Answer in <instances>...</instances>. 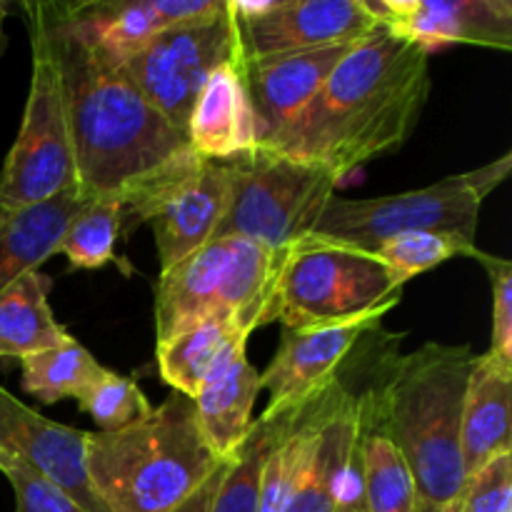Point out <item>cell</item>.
Instances as JSON below:
<instances>
[{
	"instance_id": "obj_1",
	"label": "cell",
	"mask_w": 512,
	"mask_h": 512,
	"mask_svg": "<svg viewBox=\"0 0 512 512\" xmlns=\"http://www.w3.org/2000/svg\"><path fill=\"white\" fill-rule=\"evenodd\" d=\"M25 15L58 65L78 188L88 198L123 200L193 153L183 130L118 65L63 28L48 3H25Z\"/></svg>"
},
{
	"instance_id": "obj_2",
	"label": "cell",
	"mask_w": 512,
	"mask_h": 512,
	"mask_svg": "<svg viewBox=\"0 0 512 512\" xmlns=\"http://www.w3.org/2000/svg\"><path fill=\"white\" fill-rule=\"evenodd\" d=\"M430 83L428 50L380 25L348 50L303 113L260 150L320 165L343 180L403 148Z\"/></svg>"
},
{
	"instance_id": "obj_3",
	"label": "cell",
	"mask_w": 512,
	"mask_h": 512,
	"mask_svg": "<svg viewBox=\"0 0 512 512\" xmlns=\"http://www.w3.org/2000/svg\"><path fill=\"white\" fill-rule=\"evenodd\" d=\"M470 345L423 343L400 355L378 385L390 438L403 453L423 505H450L465 485L460 425L465 390L475 368Z\"/></svg>"
},
{
	"instance_id": "obj_4",
	"label": "cell",
	"mask_w": 512,
	"mask_h": 512,
	"mask_svg": "<svg viewBox=\"0 0 512 512\" xmlns=\"http://www.w3.org/2000/svg\"><path fill=\"white\" fill-rule=\"evenodd\" d=\"M220 463L193 398L175 390L140 423L85 440V470L110 512H170Z\"/></svg>"
},
{
	"instance_id": "obj_5",
	"label": "cell",
	"mask_w": 512,
	"mask_h": 512,
	"mask_svg": "<svg viewBox=\"0 0 512 512\" xmlns=\"http://www.w3.org/2000/svg\"><path fill=\"white\" fill-rule=\"evenodd\" d=\"M405 285L375 253L303 235L280 253L265 325L300 330L383 318Z\"/></svg>"
},
{
	"instance_id": "obj_6",
	"label": "cell",
	"mask_w": 512,
	"mask_h": 512,
	"mask_svg": "<svg viewBox=\"0 0 512 512\" xmlns=\"http://www.w3.org/2000/svg\"><path fill=\"white\" fill-rule=\"evenodd\" d=\"M510 168L512 153H505L483 168L448 175L428 188L358 200L333 195L308 235L368 253L385 240L420 230L455 233L475 243L480 205L503 180H508Z\"/></svg>"
},
{
	"instance_id": "obj_7",
	"label": "cell",
	"mask_w": 512,
	"mask_h": 512,
	"mask_svg": "<svg viewBox=\"0 0 512 512\" xmlns=\"http://www.w3.org/2000/svg\"><path fill=\"white\" fill-rule=\"evenodd\" d=\"M228 163V198L215 238H243L273 253L310 233L340 180L320 165L255 148Z\"/></svg>"
},
{
	"instance_id": "obj_8",
	"label": "cell",
	"mask_w": 512,
	"mask_h": 512,
	"mask_svg": "<svg viewBox=\"0 0 512 512\" xmlns=\"http://www.w3.org/2000/svg\"><path fill=\"white\" fill-rule=\"evenodd\" d=\"M30 50L33 73L28 100L20 130L0 170V215L78 188L58 65L35 30H30Z\"/></svg>"
},
{
	"instance_id": "obj_9",
	"label": "cell",
	"mask_w": 512,
	"mask_h": 512,
	"mask_svg": "<svg viewBox=\"0 0 512 512\" xmlns=\"http://www.w3.org/2000/svg\"><path fill=\"white\" fill-rule=\"evenodd\" d=\"M228 63H240L238 28L230 0L220 15L165 28L125 60L120 70L163 118L185 133L205 80Z\"/></svg>"
},
{
	"instance_id": "obj_10",
	"label": "cell",
	"mask_w": 512,
	"mask_h": 512,
	"mask_svg": "<svg viewBox=\"0 0 512 512\" xmlns=\"http://www.w3.org/2000/svg\"><path fill=\"white\" fill-rule=\"evenodd\" d=\"M228 198V163L195 153L120 200L123 230L148 223L160 268H170L213 240Z\"/></svg>"
},
{
	"instance_id": "obj_11",
	"label": "cell",
	"mask_w": 512,
	"mask_h": 512,
	"mask_svg": "<svg viewBox=\"0 0 512 512\" xmlns=\"http://www.w3.org/2000/svg\"><path fill=\"white\" fill-rule=\"evenodd\" d=\"M240 60L355 45L380 28L365 0H230Z\"/></svg>"
},
{
	"instance_id": "obj_12",
	"label": "cell",
	"mask_w": 512,
	"mask_h": 512,
	"mask_svg": "<svg viewBox=\"0 0 512 512\" xmlns=\"http://www.w3.org/2000/svg\"><path fill=\"white\" fill-rule=\"evenodd\" d=\"M383 318L348 320V323L315 325V328H283L278 353L265 373H260V390H268L270 403L260 418H280L300 408L315 395L340 383L348 358L360 340L373 333Z\"/></svg>"
},
{
	"instance_id": "obj_13",
	"label": "cell",
	"mask_w": 512,
	"mask_h": 512,
	"mask_svg": "<svg viewBox=\"0 0 512 512\" xmlns=\"http://www.w3.org/2000/svg\"><path fill=\"white\" fill-rule=\"evenodd\" d=\"M48 5L63 28L120 68L165 28L220 15L228 0H88Z\"/></svg>"
},
{
	"instance_id": "obj_14",
	"label": "cell",
	"mask_w": 512,
	"mask_h": 512,
	"mask_svg": "<svg viewBox=\"0 0 512 512\" xmlns=\"http://www.w3.org/2000/svg\"><path fill=\"white\" fill-rule=\"evenodd\" d=\"M88 433L45 418L0 385V450L63 490L85 512H110L85 470Z\"/></svg>"
},
{
	"instance_id": "obj_15",
	"label": "cell",
	"mask_w": 512,
	"mask_h": 512,
	"mask_svg": "<svg viewBox=\"0 0 512 512\" xmlns=\"http://www.w3.org/2000/svg\"><path fill=\"white\" fill-rule=\"evenodd\" d=\"M233 238H215L188 258L160 270L155 283V338H175L213 318L238 320L240 295L233 278Z\"/></svg>"
},
{
	"instance_id": "obj_16",
	"label": "cell",
	"mask_w": 512,
	"mask_h": 512,
	"mask_svg": "<svg viewBox=\"0 0 512 512\" xmlns=\"http://www.w3.org/2000/svg\"><path fill=\"white\" fill-rule=\"evenodd\" d=\"M365 5L385 30L428 53L450 43L512 48L508 0H365Z\"/></svg>"
},
{
	"instance_id": "obj_17",
	"label": "cell",
	"mask_w": 512,
	"mask_h": 512,
	"mask_svg": "<svg viewBox=\"0 0 512 512\" xmlns=\"http://www.w3.org/2000/svg\"><path fill=\"white\" fill-rule=\"evenodd\" d=\"M350 48L328 45L240 60L245 93L258 120V148L278 138L303 113Z\"/></svg>"
},
{
	"instance_id": "obj_18",
	"label": "cell",
	"mask_w": 512,
	"mask_h": 512,
	"mask_svg": "<svg viewBox=\"0 0 512 512\" xmlns=\"http://www.w3.org/2000/svg\"><path fill=\"white\" fill-rule=\"evenodd\" d=\"M185 138L203 160L240 158L258 148V120L245 93L240 63L220 65L198 93L190 110Z\"/></svg>"
},
{
	"instance_id": "obj_19",
	"label": "cell",
	"mask_w": 512,
	"mask_h": 512,
	"mask_svg": "<svg viewBox=\"0 0 512 512\" xmlns=\"http://www.w3.org/2000/svg\"><path fill=\"white\" fill-rule=\"evenodd\" d=\"M245 345L248 338L235 340L220 355L193 398L205 440L223 460L233 458L248 438L253 428L255 400L260 393V373L250 365Z\"/></svg>"
},
{
	"instance_id": "obj_20",
	"label": "cell",
	"mask_w": 512,
	"mask_h": 512,
	"mask_svg": "<svg viewBox=\"0 0 512 512\" xmlns=\"http://www.w3.org/2000/svg\"><path fill=\"white\" fill-rule=\"evenodd\" d=\"M358 428V393L345 390L320 428L308 465L283 512H338L350 478L355 475Z\"/></svg>"
},
{
	"instance_id": "obj_21",
	"label": "cell",
	"mask_w": 512,
	"mask_h": 512,
	"mask_svg": "<svg viewBox=\"0 0 512 512\" xmlns=\"http://www.w3.org/2000/svg\"><path fill=\"white\" fill-rule=\"evenodd\" d=\"M512 363L490 353H478L465 390L460 453L465 478L483 468L488 460L512 453L510 435Z\"/></svg>"
},
{
	"instance_id": "obj_22",
	"label": "cell",
	"mask_w": 512,
	"mask_h": 512,
	"mask_svg": "<svg viewBox=\"0 0 512 512\" xmlns=\"http://www.w3.org/2000/svg\"><path fill=\"white\" fill-rule=\"evenodd\" d=\"M358 478L365 512H413L415 485L403 453L390 438L378 385L358 393Z\"/></svg>"
},
{
	"instance_id": "obj_23",
	"label": "cell",
	"mask_w": 512,
	"mask_h": 512,
	"mask_svg": "<svg viewBox=\"0 0 512 512\" xmlns=\"http://www.w3.org/2000/svg\"><path fill=\"white\" fill-rule=\"evenodd\" d=\"M85 203L88 195L70 188L38 205L0 215V293L25 275L38 273L53 258L65 225Z\"/></svg>"
},
{
	"instance_id": "obj_24",
	"label": "cell",
	"mask_w": 512,
	"mask_h": 512,
	"mask_svg": "<svg viewBox=\"0 0 512 512\" xmlns=\"http://www.w3.org/2000/svg\"><path fill=\"white\" fill-rule=\"evenodd\" d=\"M48 293L50 278L40 270L0 293V358L25 360L68 338L50 310Z\"/></svg>"
},
{
	"instance_id": "obj_25",
	"label": "cell",
	"mask_w": 512,
	"mask_h": 512,
	"mask_svg": "<svg viewBox=\"0 0 512 512\" xmlns=\"http://www.w3.org/2000/svg\"><path fill=\"white\" fill-rule=\"evenodd\" d=\"M250 338L248 330L235 318H213L175 338L158 343V370L163 383H168L175 393L195 398L200 385L215 368L220 355L235 343V340Z\"/></svg>"
},
{
	"instance_id": "obj_26",
	"label": "cell",
	"mask_w": 512,
	"mask_h": 512,
	"mask_svg": "<svg viewBox=\"0 0 512 512\" xmlns=\"http://www.w3.org/2000/svg\"><path fill=\"white\" fill-rule=\"evenodd\" d=\"M23 390L40 403H60L65 398L78 400L85 390L103 378L108 368L98 363L73 335L55 348L20 360Z\"/></svg>"
},
{
	"instance_id": "obj_27",
	"label": "cell",
	"mask_w": 512,
	"mask_h": 512,
	"mask_svg": "<svg viewBox=\"0 0 512 512\" xmlns=\"http://www.w3.org/2000/svg\"><path fill=\"white\" fill-rule=\"evenodd\" d=\"M123 233V205L115 198H88L65 225L55 255H65L73 268L98 270L115 260V243Z\"/></svg>"
},
{
	"instance_id": "obj_28",
	"label": "cell",
	"mask_w": 512,
	"mask_h": 512,
	"mask_svg": "<svg viewBox=\"0 0 512 512\" xmlns=\"http://www.w3.org/2000/svg\"><path fill=\"white\" fill-rule=\"evenodd\" d=\"M280 418H258L225 470L210 512H258L260 473L278 438Z\"/></svg>"
},
{
	"instance_id": "obj_29",
	"label": "cell",
	"mask_w": 512,
	"mask_h": 512,
	"mask_svg": "<svg viewBox=\"0 0 512 512\" xmlns=\"http://www.w3.org/2000/svg\"><path fill=\"white\" fill-rule=\"evenodd\" d=\"M385 265L395 273L400 283L418 278L438 265L448 263L453 258H478V245L460 238L455 233H433V230H420V233H405L398 238H390L373 250Z\"/></svg>"
},
{
	"instance_id": "obj_30",
	"label": "cell",
	"mask_w": 512,
	"mask_h": 512,
	"mask_svg": "<svg viewBox=\"0 0 512 512\" xmlns=\"http://www.w3.org/2000/svg\"><path fill=\"white\" fill-rule=\"evenodd\" d=\"M78 405L98 423L103 433L130 428L153 413V405L148 403L138 383L113 370H105L103 378L80 395Z\"/></svg>"
},
{
	"instance_id": "obj_31",
	"label": "cell",
	"mask_w": 512,
	"mask_h": 512,
	"mask_svg": "<svg viewBox=\"0 0 512 512\" xmlns=\"http://www.w3.org/2000/svg\"><path fill=\"white\" fill-rule=\"evenodd\" d=\"M460 512H512V453L488 460L465 478Z\"/></svg>"
},
{
	"instance_id": "obj_32",
	"label": "cell",
	"mask_w": 512,
	"mask_h": 512,
	"mask_svg": "<svg viewBox=\"0 0 512 512\" xmlns=\"http://www.w3.org/2000/svg\"><path fill=\"white\" fill-rule=\"evenodd\" d=\"M3 475L13 488L15 512H85L63 490L18 460H10L3 468Z\"/></svg>"
},
{
	"instance_id": "obj_33",
	"label": "cell",
	"mask_w": 512,
	"mask_h": 512,
	"mask_svg": "<svg viewBox=\"0 0 512 512\" xmlns=\"http://www.w3.org/2000/svg\"><path fill=\"white\" fill-rule=\"evenodd\" d=\"M478 263L485 265L493 280V340L490 355L512 363V265L510 260L478 253Z\"/></svg>"
},
{
	"instance_id": "obj_34",
	"label": "cell",
	"mask_w": 512,
	"mask_h": 512,
	"mask_svg": "<svg viewBox=\"0 0 512 512\" xmlns=\"http://www.w3.org/2000/svg\"><path fill=\"white\" fill-rule=\"evenodd\" d=\"M230 460H223V463L218 465V468L213 470V473L208 475V478L203 480V485H198V488L193 490V493L188 495V498L183 500L180 505H175L173 510L170 512H210V508H213V500H215V493H218L220 488V480H223L225 470H228Z\"/></svg>"
},
{
	"instance_id": "obj_35",
	"label": "cell",
	"mask_w": 512,
	"mask_h": 512,
	"mask_svg": "<svg viewBox=\"0 0 512 512\" xmlns=\"http://www.w3.org/2000/svg\"><path fill=\"white\" fill-rule=\"evenodd\" d=\"M338 512H365L363 510V495L360 493H350L340 500Z\"/></svg>"
},
{
	"instance_id": "obj_36",
	"label": "cell",
	"mask_w": 512,
	"mask_h": 512,
	"mask_svg": "<svg viewBox=\"0 0 512 512\" xmlns=\"http://www.w3.org/2000/svg\"><path fill=\"white\" fill-rule=\"evenodd\" d=\"M413 512H460V508H458V500H455V503H450V505H440V508H435V505L415 503Z\"/></svg>"
},
{
	"instance_id": "obj_37",
	"label": "cell",
	"mask_w": 512,
	"mask_h": 512,
	"mask_svg": "<svg viewBox=\"0 0 512 512\" xmlns=\"http://www.w3.org/2000/svg\"><path fill=\"white\" fill-rule=\"evenodd\" d=\"M5 15H8V3H0V55H3L5 48H8V38H5V30H3Z\"/></svg>"
},
{
	"instance_id": "obj_38",
	"label": "cell",
	"mask_w": 512,
	"mask_h": 512,
	"mask_svg": "<svg viewBox=\"0 0 512 512\" xmlns=\"http://www.w3.org/2000/svg\"><path fill=\"white\" fill-rule=\"evenodd\" d=\"M10 460H13V458H8V455H5L3 450H0V473H3V468L10 463Z\"/></svg>"
}]
</instances>
